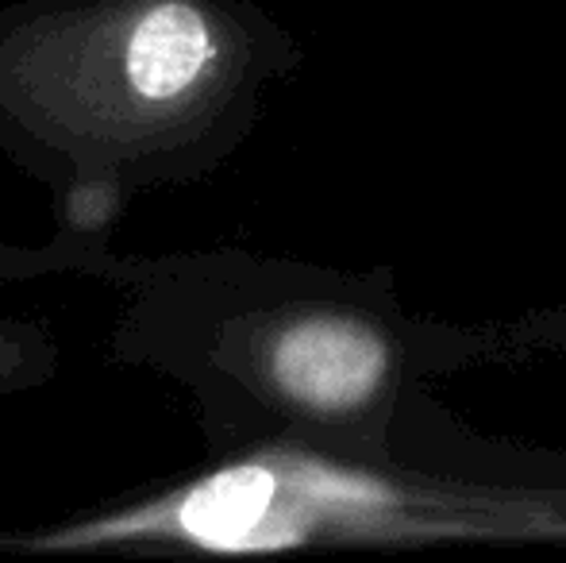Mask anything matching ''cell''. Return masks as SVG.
Here are the masks:
<instances>
[{
  "label": "cell",
  "mask_w": 566,
  "mask_h": 563,
  "mask_svg": "<svg viewBox=\"0 0 566 563\" xmlns=\"http://www.w3.org/2000/svg\"><path fill=\"white\" fill-rule=\"evenodd\" d=\"M163 352L228 440L297 444L401 467L405 409L436 378L521 352L497 321L459 324L401 301L394 271L209 256L163 282Z\"/></svg>",
  "instance_id": "6da1fadb"
},
{
  "label": "cell",
  "mask_w": 566,
  "mask_h": 563,
  "mask_svg": "<svg viewBox=\"0 0 566 563\" xmlns=\"http://www.w3.org/2000/svg\"><path fill=\"white\" fill-rule=\"evenodd\" d=\"M293 59L290 35L235 0H85L0 39V105L90 163H209Z\"/></svg>",
  "instance_id": "7a4b0ae2"
},
{
  "label": "cell",
  "mask_w": 566,
  "mask_h": 563,
  "mask_svg": "<svg viewBox=\"0 0 566 563\" xmlns=\"http://www.w3.org/2000/svg\"><path fill=\"white\" fill-rule=\"evenodd\" d=\"M566 494L462 479L417 463L374 467L297 444H259L163 494L28 541L35 552L170 544L277 552L308 544L547 541Z\"/></svg>",
  "instance_id": "3957f363"
},
{
  "label": "cell",
  "mask_w": 566,
  "mask_h": 563,
  "mask_svg": "<svg viewBox=\"0 0 566 563\" xmlns=\"http://www.w3.org/2000/svg\"><path fill=\"white\" fill-rule=\"evenodd\" d=\"M59 347L43 329L23 321H0V394L43 383L54 371Z\"/></svg>",
  "instance_id": "277c9868"
},
{
  "label": "cell",
  "mask_w": 566,
  "mask_h": 563,
  "mask_svg": "<svg viewBox=\"0 0 566 563\" xmlns=\"http://www.w3.org/2000/svg\"><path fill=\"white\" fill-rule=\"evenodd\" d=\"M497 324L509 344L521 352V359L528 355H563L566 359V305L528 309V313Z\"/></svg>",
  "instance_id": "5b68a950"
},
{
  "label": "cell",
  "mask_w": 566,
  "mask_h": 563,
  "mask_svg": "<svg viewBox=\"0 0 566 563\" xmlns=\"http://www.w3.org/2000/svg\"><path fill=\"white\" fill-rule=\"evenodd\" d=\"M559 541L566 544V521H563V525H559Z\"/></svg>",
  "instance_id": "8992f818"
}]
</instances>
